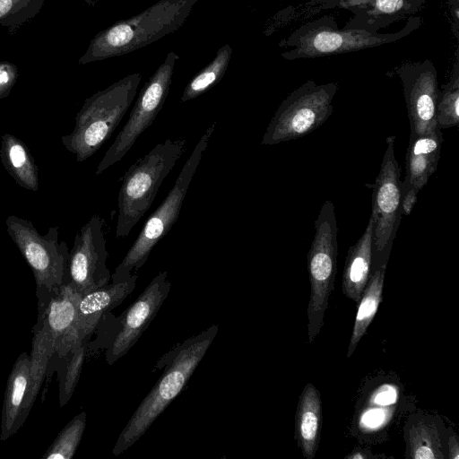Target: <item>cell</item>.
Returning a JSON list of instances; mask_svg holds the SVG:
<instances>
[{
	"instance_id": "1",
	"label": "cell",
	"mask_w": 459,
	"mask_h": 459,
	"mask_svg": "<svg viewBox=\"0 0 459 459\" xmlns=\"http://www.w3.org/2000/svg\"><path fill=\"white\" fill-rule=\"evenodd\" d=\"M218 331V325H213L178 343L160 359V363L165 365V370L118 435L112 449L113 455H121L139 440L179 394L204 357Z\"/></svg>"
},
{
	"instance_id": "2",
	"label": "cell",
	"mask_w": 459,
	"mask_h": 459,
	"mask_svg": "<svg viewBox=\"0 0 459 459\" xmlns=\"http://www.w3.org/2000/svg\"><path fill=\"white\" fill-rule=\"evenodd\" d=\"M198 0H160L139 14L97 33L80 57V65L122 56L178 30Z\"/></svg>"
},
{
	"instance_id": "3",
	"label": "cell",
	"mask_w": 459,
	"mask_h": 459,
	"mask_svg": "<svg viewBox=\"0 0 459 459\" xmlns=\"http://www.w3.org/2000/svg\"><path fill=\"white\" fill-rule=\"evenodd\" d=\"M421 24V17L410 16L401 30L380 33L357 28L340 29L333 15L325 14L301 24L282 39L279 47L285 49L281 56L290 61L326 57L395 42L409 36Z\"/></svg>"
},
{
	"instance_id": "4",
	"label": "cell",
	"mask_w": 459,
	"mask_h": 459,
	"mask_svg": "<svg viewBox=\"0 0 459 459\" xmlns=\"http://www.w3.org/2000/svg\"><path fill=\"white\" fill-rule=\"evenodd\" d=\"M141 80L140 73L129 74L85 100L74 130L61 138L77 161L92 156L109 139L131 106Z\"/></svg>"
},
{
	"instance_id": "5",
	"label": "cell",
	"mask_w": 459,
	"mask_h": 459,
	"mask_svg": "<svg viewBox=\"0 0 459 459\" xmlns=\"http://www.w3.org/2000/svg\"><path fill=\"white\" fill-rule=\"evenodd\" d=\"M183 136L166 139L126 171L117 198L116 237L129 235L152 206L164 178L186 151Z\"/></svg>"
},
{
	"instance_id": "6",
	"label": "cell",
	"mask_w": 459,
	"mask_h": 459,
	"mask_svg": "<svg viewBox=\"0 0 459 459\" xmlns=\"http://www.w3.org/2000/svg\"><path fill=\"white\" fill-rule=\"evenodd\" d=\"M216 122L210 125L184 164L175 184L160 206L145 221L135 241L121 263L111 274V281H119L130 277L145 264L150 253L178 221L183 202L192 178L201 161Z\"/></svg>"
},
{
	"instance_id": "7",
	"label": "cell",
	"mask_w": 459,
	"mask_h": 459,
	"mask_svg": "<svg viewBox=\"0 0 459 459\" xmlns=\"http://www.w3.org/2000/svg\"><path fill=\"white\" fill-rule=\"evenodd\" d=\"M5 225L33 273L39 307L47 306L50 296L67 279L70 252L66 243L58 239V227L40 235L31 221L15 215H9Z\"/></svg>"
},
{
	"instance_id": "8",
	"label": "cell",
	"mask_w": 459,
	"mask_h": 459,
	"mask_svg": "<svg viewBox=\"0 0 459 459\" xmlns=\"http://www.w3.org/2000/svg\"><path fill=\"white\" fill-rule=\"evenodd\" d=\"M425 3L426 0H308L279 11L268 21L264 33L270 35L286 25L333 8L346 9L353 14L343 28L377 31L416 14Z\"/></svg>"
},
{
	"instance_id": "9",
	"label": "cell",
	"mask_w": 459,
	"mask_h": 459,
	"mask_svg": "<svg viewBox=\"0 0 459 459\" xmlns=\"http://www.w3.org/2000/svg\"><path fill=\"white\" fill-rule=\"evenodd\" d=\"M315 236L307 253L310 297L307 307L308 343H312L324 325L325 313L333 289L337 269V220L334 205L326 200L315 221Z\"/></svg>"
},
{
	"instance_id": "10",
	"label": "cell",
	"mask_w": 459,
	"mask_h": 459,
	"mask_svg": "<svg viewBox=\"0 0 459 459\" xmlns=\"http://www.w3.org/2000/svg\"><path fill=\"white\" fill-rule=\"evenodd\" d=\"M338 84H316L308 80L280 104L262 138L263 145H274L303 137L322 126L333 113Z\"/></svg>"
},
{
	"instance_id": "11",
	"label": "cell",
	"mask_w": 459,
	"mask_h": 459,
	"mask_svg": "<svg viewBox=\"0 0 459 459\" xmlns=\"http://www.w3.org/2000/svg\"><path fill=\"white\" fill-rule=\"evenodd\" d=\"M179 56L169 51L164 61L140 91L128 120L97 167L96 175L120 161L138 137L153 123L169 95Z\"/></svg>"
},
{
	"instance_id": "12",
	"label": "cell",
	"mask_w": 459,
	"mask_h": 459,
	"mask_svg": "<svg viewBox=\"0 0 459 459\" xmlns=\"http://www.w3.org/2000/svg\"><path fill=\"white\" fill-rule=\"evenodd\" d=\"M104 224L98 214L92 215L76 233L69 253L65 283L81 295L108 284L111 279L107 266Z\"/></svg>"
},
{
	"instance_id": "13",
	"label": "cell",
	"mask_w": 459,
	"mask_h": 459,
	"mask_svg": "<svg viewBox=\"0 0 459 459\" xmlns=\"http://www.w3.org/2000/svg\"><path fill=\"white\" fill-rule=\"evenodd\" d=\"M394 73L399 77L410 123V138L422 135L437 126V105L440 89L437 71L429 59L405 62Z\"/></svg>"
},
{
	"instance_id": "14",
	"label": "cell",
	"mask_w": 459,
	"mask_h": 459,
	"mask_svg": "<svg viewBox=\"0 0 459 459\" xmlns=\"http://www.w3.org/2000/svg\"><path fill=\"white\" fill-rule=\"evenodd\" d=\"M171 288L167 272H160L121 316V327L106 352L109 365L126 355L139 340L168 298Z\"/></svg>"
},
{
	"instance_id": "15",
	"label": "cell",
	"mask_w": 459,
	"mask_h": 459,
	"mask_svg": "<svg viewBox=\"0 0 459 459\" xmlns=\"http://www.w3.org/2000/svg\"><path fill=\"white\" fill-rule=\"evenodd\" d=\"M395 136L386 138L380 171L372 194V213L375 221L374 240L377 251L389 242L395 226L401 204V169L394 154Z\"/></svg>"
},
{
	"instance_id": "16",
	"label": "cell",
	"mask_w": 459,
	"mask_h": 459,
	"mask_svg": "<svg viewBox=\"0 0 459 459\" xmlns=\"http://www.w3.org/2000/svg\"><path fill=\"white\" fill-rule=\"evenodd\" d=\"M137 273L119 281H111L97 290L82 295L77 307V319L74 329L77 345L94 330L101 316L120 305L134 290Z\"/></svg>"
},
{
	"instance_id": "17",
	"label": "cell",
	"mask_w": 459,
	"mask_h": 459,
	"mask_svg": "<svg viewBox=\"0 0 459 459\" xmlns=\"http://www.w3.org/2000/svg\"><path fill=\"white\" fill-rule=\"evenodd\" d=\"M82 295L70 285L62 284L50 296L44 307H39V316L56 345V351L66 347V351L78 346L74 329L77 319V307Z\"/></svg>"
},
{
	"instance_id": "18",
	"label": "cell",
	"mask_w": 459,
	"mask_h": 459,
	"mask_svg": "<svg viewBox=\"0 0 459 459\" xmlns=\"http://www.w3.org/2000/svg\"><path fill=\"white\" fill-rule=\"evenodd\" d=\"M443 137L439 127L410 138L405 157V178L401 186L420 190L437 170Z\"/></svg>"
},
{
	"instance_id": "19",
	"label": "cell",
	"mask_w": 459,
	"mask_h": 459,
	"mask_svg": "<svg viewBox=\"0 0 459 459\" xmlns=\"http://www.w3.org/2000/svg\"><path fill=\"white\" fill-rule=\"evenodd\" d=\"M375 221L371 216L366 230L359 240L350 247L342 273L343 294L359 303L368 281Z\"/></svg>"
},
{
	"instance_id": "20",
	"label": "cell",
	"mask_w": 459,
	"mask_h": 459,
	"mask_svg": "<svg viewBox=\"0 0 459 459\" xmlns=\"http://www.w3.org/2000/svg\"><path fill=\"white\" fill-rule=\"evenodd\" d=\"M30 369V355L23 351L16 359L7 378L1 413V441L7 440L18 431L16 427L29 386Z\"/></svg>"
},
{
	"instance_id": "21",
	"label": "cell",
	"mask_w": 459,
	"mask_h": 459,
	"mask_svg": "<svg viewBox=\"0 0 459 459\" xmlns=\"http://www.w3.org/2000/svg\"><path fill=\"white\" fill-rule=\"evenodd\" d=\"M322 420L320 394L310 383L304 387L296 413L298 445L307 459H313L317 450Z\"/></svg>"
},
{
	"instance_id": "22",
	"label": "cell",
	"mask_w": 459,
	"mask_h": 459,
	"mask_svg": "<svg viewBox=\"0 0 459 459\" xmlns=\"http://www.w3.org/2000/svg\"><path fill=\"white\" fill-rule=\"evenodd\" d=\"M56 351V345L41 320L34 327L32 349L30 355V382L23 399L22 412L17 423V430L24 424L36 401L39 391L44 380L48 360Z\"/></svg>"
},
{
	"instance_id": "23",
	"label": "cell",
	"mask_w": 459,
	"mask_h": 459,
	"mask_svg": "<svg viewBox=\"0 0 459 459\" xmlns=\"http://www.w3.org/2000/svg\"><path fill=\"white\" fill-rule=\"evenodd\" d=\"M0 159L5 170L19 186L30 191L39 190L38 166L21 139L4 134L1 138Z\"/></svg>"
},
{
	"instance_id": "24",
	"label": "cell",
	"mask_w": 459,
	"mask_h": 459,
	"mask_svg": "<svg viewBox=\"0 0 459 459\" xmlns=\"http://www.w3.org/2000/svg\"><path fill=\"white\" fill-rule=\"evenodd\" d=\"M385 273V264L378 268L368 281L362 297L359 301L347 358L352 355L377 311L382 298Z\"/></svg>"
},
{
	"instance_id": "25",
	"label": "cell",
	"mask_w": 459,
	"mask_h": 459,
	"mask_svg": "<svg viewBox=\"0 0 459 459\" xmlns=\"http://www.w3.org/2000/svg\"><path fill=\"white\" fill-rule=\"evenodd\" d=\"M232 52L228 43L221 47L214 58L188 82L180 101L194 100L216 85L226 74Z\"/></svg>"
},
{
	"instance_id": "26",
	"label": "cell",
	"mask_w": 459,
	"mask_h": 459,
	"mask_svg": "<svg viewBox=\"0 0 459 459\" xmlns=\"http://www.w3.org/2000/svg\"><path fill=\"white\" fill-rule=\"evenodd\" d=\"M455 62L448 82L443 84L437 105V126L442 128L455 126L459 123V58Z\"/></svg>"
},
{
	"instance_id": "27",
	"label": "cell",
	"mask_w": 459,
	"mask_h": 459,
	"mask_svg": "<svg viewBox=\"0 0 459 459\" xmlns=\"http://www.w3.org/2000/svg\"><path fill=\"white\" fill-rule=\"evenodd\" d=\"M86 427V413L74 416L59 432L54 442L46 450L44 459H71L81 442Z\"/></svg>"
},
{
	"instance_id": "28",
	"label": "cell",
	"mask_w": 459,
	"mask_h": 459,
	"mask_svg": "<svg viewBox=\"0 0 459 459\" xmlns=\"http://www.w3.org/2000/svg\"><path fill=\"white\" fill-rule=\"evenodd\" d=\"M46 0H0V26L10 35L32 21Z\"/></svg>"
},
{
	"instance_id": "29",
	"label": "cell",
	"mask_w": 459,
	"mask_h": 459,
	"mask_svg": "<svg viewBox=\"0 0 459 459\" xmlns=\"http://www.w3.org/2000/svg\"><path fill=\"white\" fill-rule=\"evenodd\" d=\"M410 457L415 459L442 458L438 433L427 425H419L410 432Z\"/></svg>"
},
{
	"instance_id": "30",
	"label": "cell",
	"mask_w": 459,
	"mask_h": 459,
	"mask_svg": "<svg viewBox=\"0 0 459 459\" xmlns=\"http://www.w3.org/2000/svg\"><path fill=\"white\" fill-rule=\"evenodd\" d=\"M82 344L83 343L71 350L72 357L68 362L64 378L60 384V406L67 403L78 383L85 354L84 346Z\"/></svg>"
},
{
	"instance_id": "31",
	"label": "cell",
	"mask_w": 459,
	"mask_h": 459,
	"mask_svg": "<svg viewBox=\"0 0 459 459\" xmlns=\"http://www.w3.org/2000/svg\"><path fill=\"white\" fill-rule=\"evenodd\" d=\"M16 65L8 61L0 62V100L9 96L18 78Z\"/></svg>"
},
{
	"instance_id": "32",
	"label": "cell",
	"mask_w": 459,
	"mask_h": 459,
	"mask_svg": "<svg viewBox=\"0 0 459 459\" xmlns=\"http://www.w3.org/2000/svg\"><path fill=\"white\" fill-rule=\"evenodd\" d=\"M402 196H401V208L404 215H409L412 210V207L417 202V195L419 190L412 186H401Z\"/></svg>"
},
{
	"instance_id": "33",
	"label": "cell",
	"mask_w": 459,
	"mask_h": 459,
	"mask_svg": "<svg viewBox=\"0 0 459 459\" xmlns=\"http://www.w3.org/2000/svg\"><path fill=\"white\" fill-rule=\"evenodd\" d=\"M448 13L452 18L451 28L455 37L459 38V0H449L446 3Z\"/></svg>"
},
{
	"instance_id": "34",
	"label": "cell",
	"mask_w": 459,
	"mask_h": 459,
	"mask_svg": "<svg viewBox=\"0 0 459 459\" xmlns=\"http://www.w3.org/2000/svg\"><path fill=\"white\" fill-rule=\"evenodd\" d=\"M449 446V458L458 459L459 458V447L458 443L455 437H451L448 442Z\"/></svg>"
},
{
	"instance_id": "35",
	"label": "cell",
	"mask_w": 459,
	"mask_h": 459,
	"mask_svg": "<svg viewBox=\"0 0 459 459\" xmlns=\"http://www.w3.org/2000/svg\"><path fill=\"white\" fill-rule=\"evenodd\" d=\"M365 457H367V456L365 455L361 454V452L352 454V455L346 456V458H351V459H363Z\"/></svg>"
},
{
	"instance_id": "36",
	"label": "cell",
	"mask_w": 459,
	"mask_h": 459,
	"mask_svg": "<svg viewBox=\"0 0 459 459\" xmlns=\"http://www.w3.org/2000/svg\"><path fill=\"white\" fill-rule=\"evenodd\" d=\"M100 1H103V0H85V3L90 6H93Z\"/></svg>"
}]
</instances>
